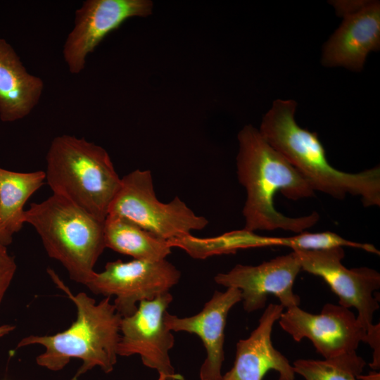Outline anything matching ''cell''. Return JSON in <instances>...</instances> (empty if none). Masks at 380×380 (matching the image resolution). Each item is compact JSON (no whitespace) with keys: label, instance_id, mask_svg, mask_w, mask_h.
<instances>
[{"label":"cell","instance_id":"cell-1","mask_svg":"<svg viewBox=\"0 0 380 380\" xmlns=\"http://www.w3.org/2000/svg\"><path fill=\"white\" fill-rule=\"evenodd\" d=\"M237 138L236 173L246 191L243 229H282L299 234L314 226L319 220L317 212L291 217L277 210L274 205L277 192L293 201L314 196L315 190L308 180L255 127L244 126Z\"/></svg>","mask_w":380,"mask_h":380},{"label":"cell","instance_id":"cell-2","mask_svg":"<svg viewBox=\"0 0 380 380\" xmlns=\"http://www.w3.org/2000/svg\"><path fill=\"white\" fill-rule=\"evenodd\" d=\"M297 103L277 99L263 116L258 129L265 141L279 152L315 191L342 200L359 196L365 207L380 205V167L357 173L331 165L316 132L300 127L295 120Z\"/></svg>","mask_w":380,"mask_h":380},{"label":"cell","instance_id":"cell-3","mask_svg":"<svg viewBox=\"0 0 380 380\" xmlns=\"http://www.w3.org/2000/svg\"><path fill=\"white\" fill-rule=\"evenodd\" d=\"M47 272L75 305L76 319L67 329L53 335L26 336L17 348L42 346L45 350L37 357L36 362L53 372L62 370L72 358L81 360L82 366L72 380L96 367L106 374L111 372L117 362L122 316L110 298L104 297L97 303L84 292L75 295L53 270L48 269Z\"/></svg>","mask_w":380,"mask_h":380},{"label":"cell","instance_id":"cell-4","mask_svg":"<svg viewBox=\"0 0 380 380\" xmlns=\"http://www.w3.org/2000/svg\"><path fill=\"white\" fill-rule=\"evenodd\" d=\"M46 181L53 194L104 221L121 178L105 148L84 138L62 134L46 156Z\"/></svg>","mask_w":380,"mask_h":380},{"label":"cell","instance_id":"cell-5","mask_svg":"<svg viewBox=\"0 0 380 380\" xmlns=\"http://www.w3.org/2000/svg\"><path fill=\"white\" fill-rule=\"evenodd\" d=\"M24 221L34 228L47 255L65 268L70 279L85 286L106 248L104 221L54 194L31 203Z\"/></svg>","mask_w":380,"mask_h":380},{"label":"cell","instance_id":"cell-6","mask_svg":"<svg viewBox=\"0 0 380 380\" xmlns=\"http://www.w3.org/2000/svg\"><path fill=\"white\" fill-rule=\"evenodd\" d=\"M108 215L124 217L152 234L167 241L180 239L208 224L179 196L169 203L160 201L155 194L151 172L135 170L121 178V185L112 201Z\"/></svg>","mask_w":380,"mask_h":380},{"label":"cell","instance_id":"cell-7","mask_svg":"<svg viewBox=\"0 0 380 380\" xmlns=\"http://www.w3.org/2000/svg\"><path fill=\"white\" fill-rule=\"evenodd\" d=\"M180 278V271L166 259L118 260L108 262L102 272H95L85 286L96 295L115 296L113 303L124 317L132 315L140 302L170 292Z\"/></svg>","mask_w":380,"mask_h":380},{"label":"cell","instance_id":"cell-8","mask_svg":"<svg viewBox=\"0 0 380 380\" xmlns=\"http://www.w3.org/2000/svg\"><path fill=\"white\" fill-rule=\"evenodd\" d=\"M301 270L322 278L338 297V305L357 311V319L367 333L374 327V314L379 310V298L374 296L380 288V274L367 267L348 269L341 262L343 247L324 250H293Z\"/></svg>","mask_w":380,"mask_h":380},{"label":"cell","instance_id":"cell-9","mask_svg":"<svg viewBox=\"0 0 380 380\" xmlns=\"http://www.w3.org/2000/svg\"><path fill=\"white\" fill-rule=\"evenodd\" d=\"M173 300L168 292L139 303L131 315L122 317L118 356L138 355L144 366L158 372V380H184L175 373L170 351L175 337L165 324V315Z\"/></svg>","mask_w":380,"mask_h":380},{"label":"cell","instance_id":"cell-10","mask_svg":"<svg viewBox=\"0 0 380 380\" xmlns=\"http://www.w3.org/2000/svg\"><path fill=\"white\" fill-rule=\"evenodd\" d=\"M278 322L296 341L309 339L327 360L355 353L360 343L367 339V331L357 316L350 309L333 303H326L319 314L292 307L281 313Z\"/></svg>","mask_w":380,"mask_h":380},{"label":"cell","instance_id":"cell-11","mask_svg":"<svg viewBox=\"0 0 380 380\" xmlns=\"http://www.w3.org/2000/svg\"><path fill=\"white\" fill-rule=\"evenodd\" d=\"M343 20L324 46L322 64L362 70L371 51L380 47V4L376 0L330 3Z\"/></svg>","mask_w":380,"mask_h":380},{"label":"cell","instance_id":"cell-12","mask_svg":"<svg viewBox=\"0 0 380 380\" xmlns=\"http://www.w3.org/2000/svg\"><path fill=\"white\" fill-rule=\"evenodd\" d=\"M150 0H86L75 13L74 25L63 46V56L72 74L81 72L89 54L104 37L132 17L152 13Z\"/></svg>","mask_w":380,"mask_h":380},{"label":"cell","instance_id":"cell-13","mask_svg":"<svg viewBox=\"0 0 380 380\" xmlns=\"http://www.w3.org/2000/svg\"><path fill=\"white\" fill-rule=\"evenodd\" d=\"M301 270L292 251L258 265H236L229 272L218 273L216 284L241 291L243 310L252 312L264 308L267 296L273 294L284 308L299 306L300 297L293 292L295 279Z\"/></svg>","mask_w":380,"mask_h":380},{"label":"cell","instance_id":"cell-14","mask_svg":"<svg viewBox=\"0 0 380 380\" xmlns=\"http://www.w3.org/2000/svg\"><path fill=\"white\" fill-rule=\"evenodd\" d=\"M241 301V291L229 287L224 291H215L203 309L194 315L180 317L165 312V324L171 331L194 334L201 340L206 357L200 368L201 380L222 379L227 318L231 309Z\"/></svg>","mask_w":380,"mask_h":380},{"label":"cell","instance_id":"cell-15","mask_svg":"<svg viewBox=\"0 0 380 380\" xmlns=\"http://www.w3.org/2000/svg\"><path fill=\"white\" fill-rule=\"evenodd\" d=\"M284 308L276 303L266 307L257 327L248 338L237 342L234 365L220 380H262L272 369L279 373L277 380L295 379L293 365L272 342L273 326Z\"/></svg>","mask_w":380,"mask_h":380},{"label":"cell","instance_id":"cell-16","mask_svg":"<svg viewBox=\"0 0 380 380\" xmlns=\"http://www.w3.org/2000/svg\"><path fill=\"white\" fill-rule=\"evenodd\" d=\"M44 88L43 80L29 73L12 46L0 37V120L10 122L27 116Z\"/></svg>","mask_w":380,"mask_h":380},{"label":"cell","instance_id":"cell-17","mask_svg":"<svg viewBox=\"0 0 380 380\" xmlns=\"http://www.w3.org/2000/svg\"><path fill=\"white\" fill-rule=\"evenodd\" d=\"M106 248L135 260L159 261L171 253L170 241L160 239L128 219L108 215L104 220Z\"/></svg>","mask_w":380,"mask_h":380},{"label":"cell","instance_id":"cell-18","mask_svg":"<svg viewBox=\"0 0 380 380\" xmlns=\"http://www.w3.org/2000/svg\"><path fill=\"white\" fill-rule=\"evenodd\" d=\"M46 180L44 171L18 172L0 167V224L11 234L24 221V205Z\"/></svg>","mask_w":380,"mask_h":380},{"label":"cell","instance_id":"cell-19","mask_svg":"<svg viewBox=\"0 0 380 380\" xmlns=\"http://www.w3.org/2000/svg\"><path fill=\"white\" fill-rule=\"evenodd\" d=\"M365 365L355 352L330 360L298 359L293 367L305 380H357Z\"/></svg>","mask_w":380,"mask_h":380},{"label":"cell","instance_id":"cell-20","mask_svg":"<svg viewBox=\"0 0 380 380\" xmlns=\"http://www.w3.org/2000/svg\"><path fill=\"white\" fill-rule=\"evenodd\" d=\"M252 248L285 246L293 250H324L335 247L357 248V243L347 240L332 232H301L289 237L258 236L254 233L251 238Z\"/></svg>","mask_w":380,"mask_h":380},{"label":"cell","instance_id":"cell-21","mask_svg":"<svg viewBox=\"0 0 380 380\" xmlns=\"http://www.w3.org/2000/svg\"><path fill=\"white\" fill-rule=\"evenodd\" d=\"M16 263L7 246L0 243V305L16 271Z\"/></svg>","mask_w":380,"mask_h":380},{"label":"cell","instance_id":"cell-22","mask_svg":"<svg viewBox=\"0 0 380 380\" xmlns=\"http://www.w3.org/2000/svg\"><path fill=\"white\" fill-rule=\"evenodd\" d=\"M365 343L369 344L373 349L372 362L369 363V367L375 371H379L380 368V326L379 324H374V329L367 333Z\"/></svg>","mask_w":380,"mask_h":380},{"label":"cell","instance_id":"cell-23","mask_svg":"<svg viewBox=\"0 0 380 380\" xmlns=\"http://www.w3.org/2000/svg\"><path fill=\"white\" fill-rule=\"evenodd\" d=\"M13 241V234L8 232L1 224H0V243L5 246H8Z\"/></svg>","mask_w":380,"mask_h":380},{"label":"cell","instance_id":"cell-24","mask_svg":"<svg viewBox=\"0 0 380 380\" xmlns=\"http://www.w3.org/2000/svg\"><path fill=\"white\" fill-rule=\"evenodd\" d=\"M357 379V380H380V374L379 372L373 370L369 372L367 375H358Z\"/></svg>","mask_w":380,"mask_h":380},{"label":"cell","instance_id":"cell-25","mask_svg":"<svg viewBox=\"0 0 380 380\" xmlns=\"http://www.w3.org/2000/svg\"><path fill=\"white\" fill-rule=\"evenodd\" d=\"M15 329V326L10 325V324H4L0 326V337H2L8 333L13 331Z\"/></svg>","mask_w":380,"mask_h":380}]
</instances>
